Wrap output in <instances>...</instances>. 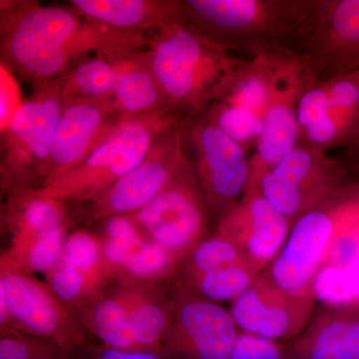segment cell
Wrapping results in <instances>:
<instances>
[{
	"label": "cell",
	"instance_id": "obj_1",
	"mask_svg": "<svg viewBox=\"0 0 359 359\" xmlns=\"http://www.w3.org/2000/svg\"><path fill=\"white\" fill-rule=\"evenodd\" d=\"M0 20L1 65L33 84L62 76L88 52L111 59L147 43L89 22L70 6L1 1Z\"/></svg>",
	"mask_w": 359,
	"mask_h": 359
},
{
	"label": "cell",
	"instance_id": "obj_2",
	"mask_svg": "<svg viewBox=\"0 0 359 359\" xmlns=\"http://www.w3.org/2000/svg\"><path fill=\"white\" fill-rule=\"evenodd\" d=\"M320 0H183L180 20L229 51L250 58L301 54Z\"/></svg>",
	"mask_w": 359,
	"mask_h": 359
},
{
	"label": "cell",
	"instance_id": "obj_3",
	"mask_svg": "<svg viewBox=\"0 0 359 359\" xmlns=\"http://www.w3.org/2000/svg\"><path fill=\"white\" fill-rule=\"evenodd\" d=\"M146 44L167 108L183 120L205 114L245 60L194 32L180 15Z\"/></svg>",
	"mask_w": 359,
	"mask_h": 359
},
{
	"label": "cell",
	"instance_id": "obj_4",
	"mask_svg": "<svg viewBox=\"0 0 359 359\" xmlns=\"http://www.w3.org/2000/svg\"><path fill=\"white\" fill-rule=\"evenodd\" d=\"M184 121L168 109L124 117L78 166L34 189L39 195L60 202H94L145 159L161 135Z\"/></svg>",
	"mask_w": 359,
	"mask_h": 359
},
{
	"label": "cell",
	"instance_id": "obj_5",
	"mask_svg": "<svg viewBox=\"0 0 359 359\" xmlns=\"http://www.w3.org/2000/svg\"><path fill=\"white\" fill-rule=\"evenodd\" d=\"M359 212V179L297 219L278 256L264 271L282 289L311 294V285L337 231ZM313 295V294H311Z\"/></svg>",
	"mask_w": 359,
	"mask_h": 359
},
{
	"label": "cell",
	"instance_id": "obj_6",
	"mask_svg": "<svg viewBox=\"0 0 359 359\" xmlns=\"http://www.w3.org/2000/svg\"><path fill=\"white\" fill-rule=\"evenodd\" d=\"M348 171L327 151L299 142L259 182L248 186L257 187L264 197L294 224L335 197L347 185Z\"/></svg>",
	"mask_w": 359,
	"mask_h": 359
},
{
	"label": "cell",
	"instance_id": "obj_7",
	"mask_svg": "<svg viewBox=\"0 0 359 359\" xmlns=\"http://www.w3.org/2000/svg\"><path fill=\"white\" fill-rule=\"evenodd\" d=\"M63 80L65 75L35 83L32 95L2 132L1 171L9 185L20 188L30 180H41L62 114Z\"/></svg>",
	"mask_w": 359,
	"mask_h": 359
},
{
	"label": "cell",
	"instance_id": "obj_8",
	"mask_svg": "<svg viewBox=\"0 0 359 359\" xmlns=\"http://www.w3.org/2000/svg\"><path fill=\"white\" fill-rule=\"evenodd\" d=\"M271 92L256 152L250 159L249 183H257L290 154L299 142L297 105L304 90L318 83L302 57L294 52L271 54Z\"/></svg>",
	"mask_w": 359,
	"mask_h": 359
},
{
	"label": "cell",
	"instance_id": "obj_9",
	"mask_svg": "<svg viewBox=\"0 0 359 359\" xmlns=\"http://www.w3.org/2000/svg\"><path fill=\"white\" fill-rule=\"evenodd\" d=\"M0 306L8 311L6 327L49 340L67 354L83 342L74 316L50 287L16 266L4 252L0 257Z\"/></svg>",
	"mask_w": 359,
	"mask_h": 359
},
{
	"label": "cell",
	"instance_id": "obj_10",
	"mask_svg": "<svg viewBox=\"0 0 359 359\" xmlns=\"http://www.w3.org/2000/svg\"><path fill=\"white\" fill-rule=\"evenodd\" d=\"M207 212L191 160L155 199L127 217L181 262L202 242Z\"/></svg>",
	"mask_w": 359,
	"mask_h": 359
},
{
	"label": "cell",
	"instance_id": "obj_11",
	"mask_svg": "<svg viewBox=\"0 0 359 359\" xmlns=\"http://www.w3.org/2000/svg\"><path fill=\"white\" fill-rule=\"evenodd\" d=\"M185 134L208 210L223 215L237 204L249 183L247 151L205 114L186 120Z\"/></svg>",
	"mask_w": 359,
	"mask_h": 359
},
{
	"label": "cell",
	"instance_id": "obj_12",
	"mask_svg": "<svg viewBox=\"0 0 359 359\" xmlns=\"http://www.w3.org/2000/svg\"><path fill=\"white\" fill-rule=\"evenodd\" d=\"M185 121L170 127L133 171L92 202L89 221L127 216L145 207L190 162L186 154Z\"/></svg>",
	"mask_w": 359,
	"mask_h": 359
},
{
	"label": "cell",
	"instance_id": "obj_13",
	"mask_svg": "<svg viewBox=\"0 0 359 359\" xmlns=\"http://www.w3.org/2000/svg\"><path fill=\"white\" fill-rule=\"evenodd\" d=\"M167 351L187 359H231L237 325L217 302L200 294L179 292L172 306Z\"/></svg>",
	"mask_w": 359,
	"mask_h": 359
},
{
	"label": "cell",
	"instance_id": "obj_14",
	"mask_svg": "<svg viewBox=\"0 0 359 359\" xmlns=\"http://www.w3.org/2000/svg\"><path fill=\"white\" fill-rule=\"evenodd\" d=\"M316 301L282 289L264 271L231 302V314L243 332L273 340L294 339L308 327Z\"/></svg>",
	"mask_w": 359,
	"mask_h": 359
},
{
	"label": "cell",
	"instance_id": "obj_15",
	"mask_svg": "<svg viewBox=\"0 0 359 359\" xmlns=\"http://www.w3.org/2000/svg\"><path fill=\"white\" fill-rule=\"evenodd\" d=\"M269 56L245 59L205 113L224 133L249 150L263 128L271 92Z\"/></svg>",
	"mask_w": 359,
	"mask_h": 359
},
{
	"label": "cell",
	"instance_id": "obj_16",
	"mask_svg": "<svg viewBox=\"0 0 359 359\" xmlns=\"http://www.w3.org/2000/svg\"><path fill=\"white\" fill-rule=\"evenodd\" d=\"M292 226L257 187L247 186L237 204L219 217L216 233L233 243L262 273L283 249Z\"/></svg>",
	"mask_w": 359,
	"mask_h": 359
},
{
	"label": "cell",
	"instance_id": "obj_17",
	"mask_svg": "<svg viewBox=\"0 0 359 359\" xmlns=\"http://www.w3.org/2000/svg\"><path fill=\"white\" fill-rule=\"evenodd\" d=\"M301 54L318 82L359 69V0H320Z\"/></svg>",
	"mask_w": 359,
	"mask_h": 359
},
{
	"label": "cell",
	"instance_id": "obj_18",
	"mask_svg": "<svg viewBox=\"0 0 359 359\" xmlns=\"http://www.w3.org/2000/svg\"><path fill=\"white\" fill-rule=\"evenodd\" d=\"M124 117L113 100L76 101L63 106L41 186L78 166Z\"/></svg>",
	"mask_w": 359,
	"mask_h": 359
},
{
	"label": "cell",
	"instance_id": "obj_19",
	"mask_svg": "<svg viewBox=\"0 0 359 359\" xmlns=\"http://www.w3.org/2000/svg\"><path fill=\"white\" fill-rule=\"evenodd\" d=\"M311 292L316 302L330 309L359 306V212L337 231Z\"/></svg>",
	"mask_w": 359,
	"mask_h": 359
},
{
	"label": "cell",
	"instance_id": "obj_20",
	"mask_svg": "<svg viewBox=\"0 0 359 359\" xmlns=\"http://www.w3.org/2000/svg\"><path fill=\"white\" fill-rule=\"evenodd\" d=\"M84 20L106 29L133 36H145L179 18L180 0H71Z\"/></svg>",
	"mask_w": 359,
	"mask_h": 359
},
{
	"label": "cell",
	"instance_id": "obj_21",
	"mask_svg": "<svg viewBox=\"0 0 359 359\" xmlns=\"http://www.w3.org/2000/svg\"><path fill=\"white\" fill-rule=\"evenodd\" d=\"M108 60L115 69L114 102L123 116L135 117L168 109L147 51L136 49Z\"/></svg>",
	"mask_w": 359,
	"mask_h": 359
},
{
	"label": "cell",
	"instance_id": "obj_22",
	"mask_svg": "<svg viewBox=\"0 0 359 359\" xmlns=\"http://www.w3.org/2000/svg\"><path fill=\"white\" fill-rule=\"evenodd\" d=\"M330 103L327 112L301 135L299 142L327 151L344 147L359 113V69L327 79Z\"/></svg>",
	"mask_w": 359,
	"mask_h": 359
},
{
	"label": "cell",
	"instance_id": "obj_23",
	"mask_svg": "<svg viewBox=\"0 0 359 359\" xmlns=\"http://www.w3.org/2000/svg\"><path fill=\"white\" fill-rule=\"evenodd\" d=\"M302 359H359V316L344 309L314 318L294 346Z\"/></svg>",
	"mask_w": 359,
	"mask_h": 359
},
{
	"label": "cell",
	"instance_id": "obj_24",
	"mask_svg": "<svg viewBox=\"0 0 359 359\" xmlns=\"http://www.w3.org/2000/svg\"><path fill=\"white\" fill-rule=\"evenodd\" d=\"M16 196L7 218L13 238L32 237L69 223L65 203L39 195L34 189Z\"/></svg>",
	"mask_w": 359,
	"mask_h": 359
},
{
	"label": "cell",
	"instance_id": "obj_25",
	"mask_svg": "<svg viewBox=\"0 0 359 359\" xmlns=\"http://www.w3.org/2000/svg\"><path fill=\"white\" fill-rule=\"evenodd\" d=\"M86 325L109 348L145 353L135 337L125 290L97 302L87 314Z\"/></svg>",
	"mask_w": 359,
	"mask_h": 359
},
{
	"label": "cell",
	"instance_id": "obj_26",
	"mask_svg": "<svg viewBox=\"0 0 359 359\" xmlns=\"http://www.w3.org/2000/svg\"><path fill=\"white\" fill-rule=\"evenodd\" d=\"M130 321L137 341L145 353L159 355L172 320V309L165 308L154 295L134 287L125 290Z\"/></svg>",
	"mask_w": 359,
	"mask_h": 359
},
{
	"label": "cell",
	"instance_id": "obj_27",
	"mask_svg": "<svg viewBox=\"0 0 359 359\" xmlns=\"http://www.w3.org/2000/svg\"><path fill=\"white\" fill-rule=\"evenodd\" d=\"M67 228L65 224L32 237L13 238L4 254L26 273L46 276L62 259Z\"/></svg>",
	"mask_w": 359,
	"mask_h": 359
},
{
	"label": "cell",
	"instance_id": "obj_28",
	"mask_svg": "<svg viewBox=\"0 0 359 359\" xmlns=\"http://www.w3.org/2000/svg\"><path fill=\"white\" fill-rule=\"evenodd\" d=\"M115 69L107 58L83 61L65 74L63 106L76 101H114Z\"/></svg>",
	"mask_w": 359,
	"mask_h": 359
},
{
	"label": "cell",
	"instance_id": "obj_29",
	"mask_svg": "<svg viewBox=\"0 0 359 359\" xmlns=\"http://www.w3.org/2000/svg\"><path fill=\"white\" fill-rule=\"evenodd\" d=\"M62 259L88 280L97 294L114 276L106 264L102 241L86 231H74L66 238Z\"/></svg>",
	"mask_w": 359,
	"mask_h": 359
},
{
	"label": "cell",
	"instance_id": "obj_30",
	"mask_svg": "<svg viewBox=\"0 0 359 359\" xmlns=\"http://www.w3.org/2000/svg\"><path fill=\"white\" fill-rule=\"evenodd\" d=\"M259 275L261 273H257L250 264H240L188 278L200 295L217 302L235 301Z\"/></svg>",
	"mask_w": 359,
	"mask_h": 359
},
{
	"label": "cell",
	"instance_id": "obj_31",
	"mask_svg": "<svg viewBox=\"0 0 359 359\" xmlns=\"http://www.w3.org/2000/svg\"><path fill=\"white\" fill-rule=\"evenodd\" d=\"M179 263L171 252L150 238L137 248L120 275L140 282H156L173 275Z\"/></svg>",
	"mask_w": 359,
	"mask_h": 359
},
{
	"label": "cell",
	"instance_id": "obj_32",
	"mask_svg": "<svg viewBox=\"0 0 359 359\" xmlns=\"http://www.w3.org/2000/svg\"><path fill=\"white\" fill-rule=\"evenodd\" d=\"M240 264H250L233 243L216 233L214 237L202 241L193 250L187 275H200Z\"/></svg>",
	"mask_w": 359,
	"mask_h": 359
},
{
	"label": "cell",
	"instance_id": "obj_33",
	"mask_svg": "<svg viewBox=\"0 0 359 359\" xmlns=\"http://www.w3.org/2000/svg\"><path fill=\"white\" fill-rule=\"evenodd\" d=\"M0 359H67L68 354L49 340L0 327Z\"/></svg>",
	"mask_w": 359,
	"mask_h": 359
},
{
	"label": "cell",
	"instance_id": "obj_34",
	"mask_svg": "<svg viewBox=\"0 0 359 359\" xmlns=\"http://www.w3.org/2000/svg\"><path fill=\"white\" fill-rule=\"evenodd\" d=\"M46 278L48 287L62 302L78 304L97 294L88 280L63 259L47 273Z\"/></svg>",
	"mask_w": 359,
	"mask_h": 359
},
{
	"label": "cell",
	"instance_id": "obj_35",
	"mask_svg": "<svg viewBox=\"0 0 359 359\" xmlns=\"http://www.w3.org/2000/svg\"><path fill=\"white\" fill-rule=\"evenodd\" d=\"M328 103H330V85L327 80L318 82L304 90L297 105L299 138L304 130L325 116Z\"/></svg>",
	"mask_w": 359,
	"mask_h": 359
},
{
	"label": "cell",
	"instance_id": "obj_36",
	"mask_svg": "<svg viewBox=\"0 0 359 359\" xmlns=\"http://www.w3.org/2000/svg\"><path fill=\"white\" fill-rule=\"evenodd\" d=\"M231 359H283L282 346L276 340L238 332Z\"/></svg>",
	"mask_w": 359,
	"mask_h": 359
},
{
	"label": "cell",
	"instance_id": "obj_37",
	"mask_svg": "<svg viewBox=\"0 0 359 359\" xmlns=\"http://www.w3.org/2000/svg\"><path fill=\"white\" fill-rule=\"evenodd\" d=\"M1 133L6 131L11 120L20 109L21 100L20 86L15 78L11 75V70L6 65H1Z\"/></svg>",
	"mask_w": 359,
	"mask_h": 359
},
{
	"label": "cell",
	"instance_id": "obj_38",
	"mask_svg": "<svg viewBox=\"0 0 359 359\" xmlns=\"http://www.w3.org/2000/svg\"><path fill=\"white\" fill-rule=\"evenodd\" d=\"M105 238L134 244L146 240L143 231L127 216H118L108 219L105 226Z\"/></svg>",
	"mask_w": 359,
	"mask_h": 359
},
{
	"label": "cell",
	"instance_id": "obj_39",
	"mask_svg": "<svg viewBox=\"0 0 359 359\" xmlns=\"http://www.w3.org/2000/svg\"><path fill=\"white\" fill-rule=\"evenodd\" d=\"M344 156L341 163L347 169H355L359 171V113L353 132L348 140L344 145Z\"/></svg>",
	"mask_w": 359,
	"mask_h": 359
},
{
	"label": "cell",
	"instance_id": "obj_40",
	"mask_svg": "<svg viewBox=\"0 0 359 359\" xmlns=\"http://www.w3.org/2000/svg\"><path fill=\"white\" fill-rule=\"evenodd\" d=\"M119 359H159V355L149 353H124V351H119Z\"/></svg>",
	"mask_w": 359,
	"mask_h": 359
},
{
	"label": "cell",
	"instance_id": "obj_41",
	"mask_svg": "<svg viewBox=\"0 0 359 359\" xmlns=\"http://www.w3.org/2000/svg\"><path fill=\"white\" fill-rule=\"evenodd\" d=\"M98 359H119V351H116V349L109 348V347H108L106 351L100 353Z\"/></svg>",
	"mask_w": 359,
	"mask_h": 359
}]
</instances>
